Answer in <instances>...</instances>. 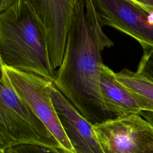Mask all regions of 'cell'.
<instances>
[{"label":"cell","mask_w":153,"mask_h":153,"mask_svg":"<svg viewBox=\"0 0 153 153\" xmlns=\"http://www.w3.org/2000/svg\"><path fill=\"white\" fill-rule=\"evenodd\" d=\"M113 42L100 26L92 0H76L63 60L54 72L57 89L92 125L114 119L100 86L101 51Z\"/></svg>","instance_id":"cell-1"},{"label":"cell","mask_w":153,"mask_h":153,"mask_svg":"<svg viewBox=\"0 0 153 153\" xmlns=\"http://www.w3.org/2000/svg\"><path fill=\"white\" fill-rule=\"evenodd\" d=\"M0 56L7 67L53 81L47 40L25 0L0 14Z\"/></svg>","instance_id":"cell-2"},{"label":"cell","mask_w":153,"mask_h":153,"mask_svg":"<svg viewBox=\"0 0 153 153\" xmlns=\"http://www.w3.org/2000/svg\"><path fill=\"white\" fill-rule=\"evenodd\" d=\"M0 133L11 146L30 143L63 151L57 140L15 90L1 56Z\"/></svg>","instance_id":"cell-3"},{"label":"cell","mask_w":153,"mask_h":153,"mask_svg":"<svg viewBox=\"0 0 153 153\" xmlns=\"http://www.w3.org/2000/svg\"><path fill=\"white\" fill-rule=\"evenodd\" d=\"M20 97L60 144L64 153H76L60 123L51 97L52 80L39 75L4 66Z\"/></svg>","instance_id":"cell-4"},{"label":"cell","mask_w":153,"mask_h":153,"mask_svg":"<svg viewBox=\"0 0 153 153\" xmlns=\"http://www.w3.org/2000/svg\"><path fill=\"white\" fill-rule=\"evenodd\" d=\"M105 153H153V127L139 114L93 125Z\"/></svg>","instance_id":"cell-5"},{"label":"cell","mask_w":153,"mask_h":153,"mask_svg":"<svg viewBox=\"0 0 153 153\" xmlns=\"http://www.w3.org/2000/svg\"><path fill=\"white\" fill-rule=\"evenodd\" d=\"M32 10L47 42L55 72L60 66L76 0H25Z\"/></svg>","instance_id":"cell-6"},{"label":"cell","mask_w":153,"mask_h":153,"mask_svg":"<svg viewBox=\"0 0 153 153\" xmlns=\"http://www.w3.org/2000/svg\"><path fill=\"white\" fill-rule=\"evenodd\" d=\"M100 26L128 35L141 45L153 47V17L130 0H92Z\"/></svg>","instance_id":"cell-7"},{"label":"cell","mask_w":153,"mask_h":153,"mask_svg":"<svg viewBox=\"0 0 153 153\" xmlns=\"http://www.w3.org/2000/svg\"><path fill=\"white\" fill-rule=\"evenodd\" d=\"M51 97L62 127L76 153H105L93 125L53 86Z\"/></svg>","instance_id":"cell-8"},{"label":"cell","mask_w":153,"mask_h":153,"mask_svg":"<svg viewBox=\"0 0 153 153\" xmlns=\"http://www.w3.org/2000/svg\"><path fill=\"white\" fill-rule=\"evenodd\" d=\"M100 86L105 104L114 118L139 114L141 110L131 93L105 65L101 71Z\"/></svg>","instance_id":"cell-9"},{"label":"cell","mask_w":153,"mask_h":153,"mask_svg":"<svg viewBox=\"0 0 153 153\" xmlns=\"http://www.w3.org/2000/svg\"><path fill=\"white\" fill-rule=\"evenodd\" d=\"M115 76L131 93L141 111L153 112L152 82L127 69L115 73Z\"/></svg>","instance_id":"cell-10"},{"label":"cell","mask_w":153,"mask_h":153,"mask_svg":"<svg viewBox=\"0 0 153 153\" xmlns=\"http://www.w3.org/2000/svg\"><path fill=\"white\" fill-rule=\"evenodd\" d=\"M142 48L143 53L136 73L153 83V47L145 46Z\"/></svg>","instance_id":"cell-11"},{"label":"cell","mask_w":153,"mask_h":153,"mask_svg":"<svg viewBox=\"0 0 153 153\" xmlns=\"http://www.w3.org/2000/svg\"><path fill=\"white\" fill-rule=\"evenodd\" d=\"M5 153H64L59 149L42 145L21 143L13 145L6 149Z\"/></svg>","instance_id":"cell-12"},{"label":"cell","mask_w":153,"mask_h":153,"mask_svg":"<svg viewBox=\"0 0 153 153\" xmlns=\"http://www.w3.org/2000/svg\"><path fill=\"white\" fill-rule=\"evenodd\" d=\"M143 8L153 17V0H130Z\"/></svg>","instance_id":"cell-13"},{"label":"cell","mask_w":153,"mask_h":153,"mask_svg":"<svg viewBox=\"0 0 153 153\" xmlns=\"http://www.w3.org/2000/svg\"><path fill=\"white\" fill-rule=\"evenodd\" d=\"M19 0H0V14L13 6Z\"/></svg>","instance_id":"cell-14"},{"label":"cell","mask_w":153,"mask_h":153,"mask_svg":"<svg viewBox=\"0 0 153 153\" xmlns=\"http://www.w3.org/2000/svg\"><path fill=\"white\" fill-rule=\"evenodd\" d=\"M139 115L144 118L153 127V112L149 111H141Z\"/></svg>","instance_id":"cell-15"},{"label":"cell","mask_w":153,"mask_h":153,"mask_svg":"<svg viewBox=\"0 0 153 153\" xmlns=\"http://www.w3.org/2000/svg\"><path fill=\"white\" fill-rule=\"evenodd\" d=\"M10 146H11V145L8 140L0 133V151L5 153L6 149Z\"/></svg>","instance_id":"cell-16"},{"label":"cell","mask_w":153,"mask_h":153,"mask_svg":"<svg viewBox=\"0 0 153 153\" xmlns=\"http://www.w3.org/2000/svg\"><path fill=\"white\" fill-rule=\"evenodd\" d=\"M0 153H4V152H2V151H0Z\"/></svg>","instance_id":"cell-17"}]
</instances>
